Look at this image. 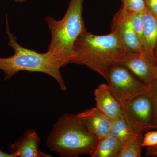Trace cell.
I'll return each mask as SVG.
<instances>
[{
  "instance_id": "obj_16",
  "label": "cell",
  "mask_w": 157,
  "mask_h": 157,
  "mask_svg": "<svg viewBox=\"0 0 157 157\" xmlns=\"http://www.w3.org/2000/svg\"><path fill=\"white\" fill-rule=\"evenodd\" d=\"M131 15L133 28L144 48V22L142 13H132V14L131 13Z\"/></svg>"
},
{
  "instance_id": "obj_3",
  "label": "cell",
  "mask_w": 157,
  "mask_h": 157,
  "mask_svg": "<svg viewBox=\"0 0 157 157\" xmlns=\"http://www.w3.org/2000/svg\"><path fill=\"white\" fill-rule=\"evenodd\" d=\"M6 22L8 45L14 50V54L9 57L0 58V70L5 73L4 80L11 79L20 71L40 72L52 77L58 83L62 90H66L67 86L60 72V69L63 67L61 64L48 52L39 53L20 45L17 38L10 31L7 15Z\"/></svg>"
},
{
  "instance_id": "obj_18",
  "label": "cell",
  "mask_w": 157,
  "mask_h": 157,
  "mask_svg": "<svg viewBox=\"0 0 157 157\" xmlns=\"http://www.w3.org/2000/svg\"><path fill=\"white\" fill-rule=\"evenodd\" d=\"M146 94L149 97L151 101L155 124L157 127V81L154 79L151 83L148 85Z\"/></svg>"
},
{
  "instance_id": "obj_24",
  "label": "cell",
  "mask_w": 157,
  "mask_h": 157,
  "mask_svg": "<svg viewBox=\"0 0 157 157\" xmlns=\"http://www.w3.org/2000/svg\"><path fill=\"white\" fill-rule=\"evenodd\" d=\"M154 55L156 60V61H157V42L155 48Z\"/></svg>"
},
{
  "instance_id": "obj_25",
  "label": "cell",
  "mask_w": 157,
  "mask_h": 157,
  "mask_svg": "<svg viewBox=\"0 0 157 157\" xmlns=\"http://www.w3.org/2000/svg\"><path fill=\"white\" fill-rule=\"evenodd\" d=\"M14 2H25V0H14Z\"/></svg>"
},
{
  "instance_id": "obj_1",
  "label": "cell",
  "mask_w": 157,
  "mask_h": 157,
  "mask_svg": "<svg viewBox=\"0 0 157 157\" xmlns=\"http://www.w3.org/2000/svg\"><path fill=\"white\" fill-rule=\"evenodd\" d=\"M73 52L70 63L85 66L106 79L108 69L112 65L119 64L126 52L113 32L99 36L86 29L75 42Z\"/></svg>"
},
{
  "instance_id": "obj_4",
  "label": "cell",
  "mask_w": 157,
  "mask_h": 157,
  "mask_svg": "<svg viewBox=\"0 0 157 157\" xmlns=\"http://www.w3.org/2000/svg\"><path fill=\"white\" fill-rule=\"evenodd\" d=\"M84 1L70 0L67 12L60 20L50 16L45 18L51 35L46 52L63 67L73 59L75 42L86 29L82 16Z\"/></svg>"
},
{
  "instance_id": "obj_2",
  "label": "cell",
  "mask_w": 157,
  "mask_h": 157,
  "mask_svg": "<svg viewBox=\"0 0 157 157\" xmlns=\"http://www.w3.org/2000/svg\"><path fill=\"white\" fill-rule=\"evenodd\" d=\"M78 114L65 113L54 125L46 142L51 151L62 157H92L99 143Z\"/></svg>"
},
{
  "instance_id": "obj_17",
  "label": "cell",
  "mask_w": 157,
  "mask_h": 157,
  "mask_svg": "<svg viewBox=\"0 0 157 157\" xmlns=\"http://www.w3.org/2000/svg\"><path fill=\"white\" fill-rule=\"evenodd\" d=\"M122 8L130 13H143L147 9L144 0H121Z\"/></svg>"
},
{
  "instance_id": "obj_7",
  "label": "cell",
  "mask_w": 157,
  "mask_h": 157,
  "mask_svg": "<svg viewBox=\"0 0 157 157\" xmlns=\"http://www.w3.org/2000/svg\"><path fill=\"white\" fill-rule=\"evenodd\" d=\"M156 63L154 56L143 50L125 52L119 64L125 67L141 81L149 85L154 80Z\"/></svg>"
},
{
  "instance_id": "obj_8",
  "label": "cell",
  "mask_w": 157,
  "mask_h": 157,
  "mask_svg": "<svg viewBox=\"0 0 157 157\" xmlns=\"http://www.w3.org/2000/svg\"><path fill=\"white\" fill-rule=\"evenodd\" d=\"M111 32L118 38L126 52L144 50L132 25L131 13L121 8L113 18Z\"/></svg>"
},
{
  "instance_id": "obj_22",
  "label": "cell",
  "mask_w": 157,
  "mask_h": 157,
  "mask_svg": "<svg viewBox=\"0 0 157 157\" xmlns=\"http://www.w3.org/2000/svg\"><path fill=\"white\" fill-rule=\"evenodd\" d=\"M0 157H15L14 155L12 154L7 153L2 151L0 149Z\"/></svg>"
},
{
  "instance_id": "obj_13",
  "label": "cell",
  "mask_w": 157,
  "mask_h": 157,
  "mask_svg": "<svg viewBox=\"0 0 157 157\" xmlns=\"http://www.w3.org/2000/svg\"><path fill=\"white\" fill-rule=\"evenodd\" d=\"M123 146L111 134L100 139L92 157H119Z\"/></svg>"
},
{
  "instance_id": "obj_9",
  "label": "cell",
  "mask_w": 157,
  "mask_h": 157,
  "mask_svg": "<svg viewBox=\"0 0 157 157\" xmlns=\"http://www.w3.org/2000/svg\"><path fill=\"white\" fill-rule=\"evenodd\" d=\"M96 107L98 110L113 120L123 116L120 101L113 94L108 85L103 83L94 92Z\"/></svg>"
},
{
  "instance_id": "obj_23",
  "label": "cell",
  "mask_w": 157,
  "mask_h": 157,
  "mask_svg": "<svg viewBox=\"0 0 157 157\" xmlns=\"http://www.w3.org/2000/svg\"><path fill=\"white\" fill-rule=\"evenodd\" d=\"M154 79H156L157 81V61L156 63L154 70Z\"/></svg>"
},
{
  "instance_id": "obj_10",
  "label": "cell",
  "mask_w": 157,
  "mask_h": 157,
  "mask_svg": "<svg viewBox=\"0 0 157 157\" xmlns=\"http://www.w3.org/2000/svg\"><path fill=\"white\" fill-rule=\"evenodd\" d=\"M40 137L35 129L25 131L17 141L10 146L11 153L15 157H50L39 148Z\"/></svg>"
},
{
  "instance_id": "obj_6",
  "label": "cell",
  "mask_w": 157,
  "mask_h": 157,
  "mask_svg": "<svg viewBox=\"0 0 157 157\" xmlns=\"http://www.w3.org/2000/svg\"><path fill=\"white\" fill-rule=\"evenodd\" d=\"M106 80L113 94L119 101L146 94L148 90V85L141 81L125 67L118 64L112 65L108 69Z\"/></svg>"
},
{
  "instance_id": "obj_11",
  "label": "cell",
  "mask_w": 157,
  "mask_h": 157,
  "mask_svg": "<svg viewBox=\"0 0 157 157\" xmlns=\"http://www.w3.org/2000/svg\"><path fill=\"white\" fill-rule=\"evenodd\" d=\"M90 132L99 139L110 134L112 120L98 110L96 107L78 113Z\"/></svg>"
},
{
  "instance_id": "obj_15",
  "label": "cell",
  "mask_w": 157,
  "mask_h": 157,
  "mask_svg": "<svg viewBox=\"0 0 157 157\" xmlns=\"http://www.w3.org/2000/svg\"><path fill=\"white\" fill-rule=\"evenodd\" d=\"M144 135H137L123 147L119 157H141Z\"/></svg>"
},
{
  "instance_id": "obj_5",
  "label": "cell",
  "mask_w": 157,
  "mask_h": 157,
  "mask_svg": "<svg viewBox=\"0 0 157 157\" xmlns=\"http://www.w3.org/2000/svg\"><path fill=\"white\" fill-rule=\"evenodd\" d=\"M120 102L124 118L136 134L144 135L149 131L157 130L151 101L146 94Z\"/></svg>"
},
{
  "instance_id": "obj_19",
  "label": "cell",
  "mask_w": 157,
  "mask_h": 157,
  "mask_svg": "<svg viewBox=\"0 0 157 157\" xmlns=\"http://www.w3.org/2000/svg\"><path fill=\"white\" fill-rule=\"evenodd\" d=\"M157 145V130L149 131L144 133L142 145L143 147H150Z\"/></svg>"
},
{
  "instance_id": "obj_20",
  "label": "cell",
  "mask_w": 157,
  "mask_h": 157,
  "mask_svg": "<svg viewBox=\"0 0 157 157\" xmlns=\"http://www.w3.org/2000/svg\"><path fill=\"white\" fill-rule=\"evenodd\" d=\"M146 7L157 17V0H144Z\"/></svg>"
},
{
  "instance_id": "obj_14",
  "label": "cell",
  "mask_w": 157,
  "mask_h": 157,
  "mask_svg": "<svg viewBox=\"0 0 157 157\" xmlns=\"http://www.w3.org/2000/svg\"><path fill=\"white\" fill-rule=\"evenodd\" d=\"M110 134L117 138L123 147L135 135H138L130 128L124 116L112 120Z\"/></svg>"
},
{
  "instance_id": "obj_21",
  "label": "cell",
  "mask_w": 157,
  "mask_h": 157,
  "mask_svg": "<svg viewBox=\"0 0 157 157\" xmlns=\"http://www.w3.org/2000/svg\"><path fill=\"white\" fill-rule=\"evenodd\" d=\"M145 156L146 157H157V145L156 146L146 147Z\"/></svg>"
},
{
  "instance_id": "obj_12",
  "label": "cell",
  "mask_w": 157,
  "mask_h": 157,
  "mask_svg": "<svg viewBox=\"0 0 157 157\" xmlns=\"http://www.w3.org/2000/svg\"><path fill=\"white\" fill-rule=\"evenodd\" d=\"M142 16L144 39V49L155 56V49L157 42V17L147 8L142 13Z\"/></svg>"
}]
</instances>
